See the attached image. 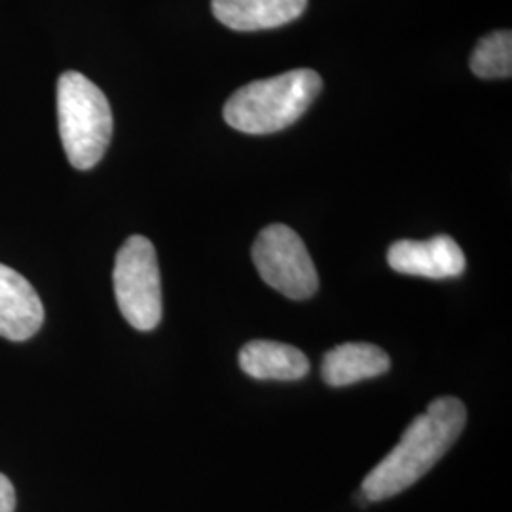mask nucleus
Instances as JSON below:
<instances>
[{
	"label": "nucleus",
	"instance_id": "1",
	"mask_svg": "<svg viewBox=\"0 0 512 512\" xmlns=\"http://www.w3.org/2000/svg\"><path fill=\"white\" fill-rule=\"evenodd\" d=\"M467 408L456 397H439L408 425L403 439L363 480L366 501L403 494L427 475L463 433Z\"/></svg>",
	"mask_w": 512,
	"mask_h": 512
},
{
	"label": "nucleus",
	"instance_id": "2",
	"mask_svg": "<svg viewBox=\"0 0 512 512\" xmlns=\"http://www.w3.org/2000/svg\"><path fill=\"white\" fill-rule=\"evenodd\" d=\"M321 90L319 74L311 69H294L239 88L226 101L222 114L226 124L241 133L270 135L293 126Z\"/></svg>",
	"mask_w": 512,
	"mask_h": 512
},
{
	"label": "nucleus",
	"instance_id": "3",
	"mask_svg": "<svg viewBox=\"0 0 512 512\" xmlns=\"http://www.w3.org/2000/svg\"><path fill=\"white\" fill-rule=\"evenodd\" d=\"M57 124L65 154L74 169L99 164L112 139V110L107 95L82 73L67 71L57 80Z\"/></svg>",
	"mask_w": 512,
	"mask_h": 512
},
{
	"label": "nucleus",
	"instance_id": "4",
	"mask_svg": "<svg viewBox=\"0 0 512 512\" xmlns=\"http://www.w3.org/2000/svg\"><path fill=\"white\" fill-rule=\"evenodd\" d=\"M114 294L118 308L133 329L154 330L164 313L158 256L150 239L131 236L114 262Z\"/></svg>",
	"mask_w": 512,
	"mask_h": 512
},
{
	"label": "nucleus",
	"instance_id": "5",
	"mask_svg": "<svg viewBox=\"0 0 512 512\" xmlns=\"http://www.w3.org/2000/svg\"><path fill=\"white\" fill-rule=\"evenodd\" d=\"M260 277L293 300H306L319 289V277L302 238L285 224L266 226L253 245Z\"/></svg>",
	"mask_w": 512,
	"mask_h": 512
},
{
	"label": "nucleus",
	"instance_id": "6",
	"mask_svg": "<svg viewBox=\"0 0 512 512\" xmlns=\"http://www.w3.org/2000/svg\"><path fill=\"white\" fill-rule=\"evenodd\" d=\"M387 262L399 274L429 279L459 277L467 266L456 239L444 234L425 241L401 239L389 247Z\"/></svg>",
	"mask_w": 512,
	"mask_h": 512
},
{
	"label": "nucleus",
	"instance_id": "7",
	"mask_svg": "<svg viewBox=\"0 0 512 512\" xmlns=\"http://www.w3.org/2000/svg\"><path fill=\"white\" fill-rule=\"evenodd\" d=\"M44 323V306L35 287L16 270L0 264V336L25 342Z\"/></svg>",
	"mask_w": 512,
	"mask_h": 512
},
{
	"label": "nucleus",
	"instance_id": "8",
	"mask_svg": "<svg viewBox=\"0 0 512 512\" xmlns=\"http://www.w3.org/2000/svg\"><path fill=\"white\" fill-rule=\"evenodd\" d=\"M213 14L239 33L277 29L300 18L308 0H213Z\"/></svg>",
	"mask_w": 512,
	"mask_h": 512
},
{
	"label": "nucleus",
	"instance_id": "9",
	"mask_svg": "<svg viewBox=\"0 0 512 512\" xmlns=\"http://www.w3.org/2000/svg\"><path fill=\"white\" fill-rule=\"evenodd\" d=\"M241 370L255 380L296 382L310 372L308 357L298 348L272 340H253L239 351Z\"/></svg>",
	"mask_w": 512,
	"mask_h": 512
},
{
	"label": "nucleus",
	"instance_id": "10",
	"mask_svg": "<svg viewBox=\"0 0 512 512\" xmlns=\"http://www.w3.org/2000/svg\"><path fill=\"white\" fill-rule=\"evenodd\" d=\"M391 359L384 349L366 344L349 342L330 349L323 359L321 376L332 387H346L385 374Z\"/></svg>",
	"mask_w": 512,
	"mask_h": 512
},
{
	"label": "nucleus",
	"instance_id": "11",
	"mask_svg": "<svg viewBox=\"0 0 512 512\" xmlns=\"http://www.w3.org/2000/svg\"><path fill=\"white\" fill-rule=\"evenodd\" d=\"M471 71L484 80L511 78V31H495L492 35L480 38L471 55Z\"/></svg>",
	"mask_w": 512,
	"mask_h": 512
},
{
	"label": "nucleus",
	"instance_id": "12",
	"mask_svg": "<svg viewBox=\"0 0 512 512\" xmlns=\"http://www.w3.org/2000/svg\"><path fill=\"white\" fill-rule=\"evenodd\" d=\"M16 511V490L8 476L0 473V512Z\"/></svg>",
	"mask_w": 512,
	"mask_h": 512
}]
</instances>
